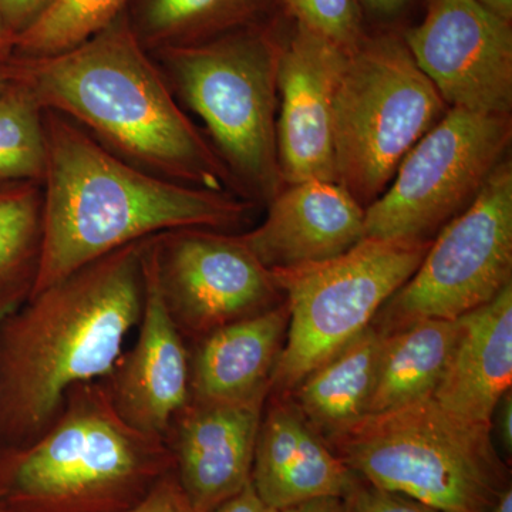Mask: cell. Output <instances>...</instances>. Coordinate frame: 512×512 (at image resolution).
I'll return each mask as SVG.
<instances>
[{"mask_svg":"<svg viewBox=\"0 0 512 512\" xmlns=\"http://www.w3.org/2000/svg\"><path fill=\"white\" fill-rule=\"evenodd\" d=\"M2 69L43 110L62 114L141 170L239 195L204 131L138 42L126 13L72 49L45 57H12Z\"/></svg>","mask_w":512,"mask_h":512,"instance_id":"cell-1","label":"cell"},{"mask_svg":"<svg viewBox=\"0 0 512 512\" xmlns=\"http://www.w3.org/2000/svg\"><path fill=\"white\" fill-rule=\"evenodd\" d=\"M146 241L77 269L0 318V447L35 440L73 387L110 375L143 312Z\"/></svg>","mask_w":512,"mask_h":512,"instance_id":"cell-2","label":"cell"},{"mask_svg":"<svg viewBox=\"0 0 512 512\" xmlns=\"http://www.w3.org/2000/svg\"><path fill=\"white\" fill-rule=\"evenodd\" d=\"M43 124L42 248L32 293L163 232H234L249 224L258 208L232 192L191 187L141 170L55 111H43Z\"/></svg>","mask_w":512,"mask_h":512,"instance_id":"cell-3","label":"cell"},{"mask_svg":"<svg viewBox=\"0 0 512 512\" xmlns=\"http://www.w3.org/2000/svg\"><path fill=\"white\" fill-rule=\"evenodd\" d=\"M174 463L163 437L130 426L104 380L67 393L35 440L0 447V507L8 512H124Z\"/></svg>","mask_w":512,"mask_h":512,"instance_id":"cell-4","label":"cell"},{"mask_svg":"<svg viewBox=\"0 0 512 512\" xmlns=\"http://www.w3.org/2000/svg\"><path fill=\"white\" fill-rule=\"evenodd\" d=\"M284 40L268 23L151 53L245 200L268 205L285 187L276 147Z\"/></svg>","mask_w":512,"mask_h":512,"instance_id":"cell-5","label":"cell"},{"mask_svg":"<svg viewBox=\"0 0 512 512\" xmlns=\"http://www.w3.org/2000/svg\"><path fill=\"white\" fill-rule=\"evenodd\" d=\"M491 431L430 396L370 414L332 441L340 460L367 483L441 512H485L511 485Z\"/></svg>","mask_w":512,"mask_h":512,"instance_id":"cell-6","label":"cell"},{"mask_svg":"<svg viewBox=\"0 0 512 512\" xmlns=\"http://www.w3.org/2000/svg\"><path fill=\"white\" fill-rule=\"evenodd\" d=\"M446 110L403 37H363L346 55L333 100L336 183L369 207Z\"/></svg>","mask_w":512,"mask_h":512,"instance_id":"cell-7","label":"cell"},{"mask_svg":"<svg viewBox=\"0 0 512 512\" xmlns=\"http://www.w3.org/2000/svg\"><path fill=\"white\" fill-rule=\"evenodd\" d=\"M433 239L365 238L345 254L272 271L289 323L271 389L292 392L306 375L369 328L429 251Z\"/></svg>","mask_w":512,"mask_h":512,"instance_id":"cell-8","label":"cell"},{"mask_svg":"<svg viewBox=\"0 0 512 512\" xmlns=\"http://www.w3.org/2000/svg\"><path fill=\"white\" fill-rule=\"evenodd\" d=\"M511 141V114L447 109L365 208L366 238L430 239L480 194Z\"/></svg>","mask_w":512,"mask_h":512,"instance_id":"cell-9","label":"cell"},{"mask_svg":"<svg viewBox=\"0 0 512 512\" xmlns=\"http://www.w3.org/2000/svg\"><path fill=\"white\" fill-rule=\"evenodd\" d=\"M512 284V161L495 168L470 205L441 228L412 278L387 301L389 329L456 320Z\"/></svg>","mask_w":512,"mask_h":512,"instance_id":"cell-10","label":"cell"},{"mask_svg":"<svg viewBox=\"0 0 512 512\" xmlns=\"http://www.w3.org/2000/svg\"><path fill=\"white\" fill-rule=\"evenodd\" d=\"M158 288L184 339L272 308L281 289L239 234L181 228L150 238Z\"/></svg>","mask_w":512,"mask_h":512,"instance_id":"cell-11","label":"cell"},{"mask_svg":"<svg viewBox=\"0 0 512 512\" xmlns=\"http://www.w3.org/2000/svg\"><path fill=\"white\" fill-rule=\"evenodd\" d=\"M403 40L447 109L511 114L510 20L478 0H431Z\"/></svg>","mask_w":512,"mask_h":512,"instance_id":"cell-12","label":"cell"},{"mask_svg":"<svg viewBox=\"0 0 512 512\" xmlns=\"http://www.w3.org/2000/svg\"><path fill=\"white\" fill-rule=\"evenodd\" d=\"M346 50L305 26L284 40L278 66L276 147L285 185L335 181L332 117Z\"/></svg>","mask_w":512,"mask_h":512,"instance_id":"cell-13","label":"cell"},{"mask_svg":"<svg viewBox=\"0 0 512 512\" xmlns=\"http://www.w3.org/2000/svg\"><path fill=\"white\" fill-rule=\"evenodd\" d=\"M143 264L144 302L137 339L104 383L130 426L164 439L174 417L190 402V353L158 288L150 238L144 242Z\"/></svg>","mask_w":512,"mask_h":512,"instance_id":"cell-14","label":"cell"},{"mask_svg":"<svg viewBox=\"0 0 512 512\" xmlns=\"http://www.w3.org/2000/svg\"><path fill=\"white\" fill-rule=\"evenodd\" d=\"M266 397L239 403L188 402L164 440L194 512H210L251 481Z\"/></svg>","mask_w":512,"mask_h":512,"instance_id":"cell-15","label":"cell"},{"mask_svg":"<svg viewBox=\"0 0 512 512\" xmlns=\"http://www.w3.org/2000/svg\"><path fill=\"white\" fill-rule=\"evenodd\" d=\"M258 227L239 234L269 271L319 264L366 238L365 208L333 181L288 184Z\"/></svg>","mask_w":512,"mask_h":512,"instance_id":"cell-16","label":"cell"},{"mask_svg":"<svg viewBox=\"0 0 512 512\" xmlns=\"http://www.w3.org/2000/svg\"><path fill=\"white\" fill-rule=\"evenodd\" d=\"M356 478L295 404L276 402L262 414L251 484L269 508L320 497L343 500Z\"/></svg>","mask_w":512,"mask_h":512,"instance_id":"cell-17","label":"cell"},{"mask_svg":"<svg viewBox=\"0 0 512 512\" xmlns=\"http://www.w3.org/2000/svg\"><path fill=\"white\" fill-rule=\"evenodd\" d=\"M512 384V284L457 319V336L433 397L461 419L491 427Z\"/></svg>","mask_w":512,"mask_h":512,"instance_id":"cell-18","label":"cell"},{"mask_svg":"<svg viewBox=\"0 0 512 512\" xmlns=\"http://www.w3.org/2000/svg\"><path fill=\"white\" fill-rule=\"evenodd\" d=\"M288 323V306L282 303L195 342L190 353L191 402L239 403L268 396Z\"/></svg>","mask_w":512,"mask_h":512,"instance_id":"cell-19","label":"cell"},{"mask_svg":"<svg viewBox=\"0 0 512 512\" xmlns=\"http://www.w3.org/2000/svg\"><path fill=\"white\" fill-rule=\"evenodd\" d=\"M384 338L386 330L370 325L292 390L295 406L318 433L333 440L365 419Z\"/></svg>","mask_w":512,"mask_h":512,"instance_id":"cell-20","label":"cell"},{"mask_svg":"<svg viewBox=\"0 0 512 512\" xmlns=\"http://www.w3.org/2000/svg\"><path fill=\"white\" fill-rule=\"evenodd\" d=\"M457 336V319H419L386 332L370 414L433 396Z\"/></svg>","mask_w":512,"mask_h":512,"instance_id":"cell-21","label":"cell"},{"mask_svg":"<svg viewBox=\"0 0 512 512\" xmlns=\"http://www.w3.org/2000/svg\"><path fill=\"white\" fill-rule=\"evenodd\" d=\"M276 0H127L128 23L138 42L153 53L197 45L266 23Z\"/></svg>","mask_w":512,"mask_h":512,"instance_id":"cell-22","label":"cell"},{"mask_svg":"<svg viewBox=\"0 0 512 512\" xmlns=\"http://www.w3.org/2000/svg\"><path fill=\"white\" fill-rule=\"evenodd\" d=\"M42 183H0V298L23 303L32 293L42 248Z\"/></svg>","mask_w":512,"mask_h":512,"instance_id":"cell-23","label":"cell"},{"mask_svg":"<svg viewBox=\"0 0 512 512\" xmlns=\"http://www.w3.org/2000/svg\"><path fill=\"white\" fill-rule=\"evenodd\" d=\"M43 110L23 84L0 94V183H42L46 168Z\"/></svg>","mask_w":512,"mask_h":512,"instance_id":"cell-24","label":"cell"},{"mask_svg":"<svg viewBox=\"0 0 512 512\" xmlns=\"http://www.w3.org/2000/svg\"><path fill=\"white\" fill-rule=\"evenodd\" d=\"M127 0H55L35 25L16 37L13 57L57 55L106 28Z\"/></svg>","mask_w":512,"mask_h":512,"instance_id":"cell-25","label":"cell"},{"mask_svg":"<svg viewBox=\"0 0 512 512\" xmlns=\"http://www.w3.org/2000/svg\"><path fill=\"white\" fill-rule=\"evenodd\" d=\"M295 20L326 37L340 49L352 50L362 42V28L357 0H276Z\"/></svg>","mask_w":512,"mask_h":512,"instance_id":"cell-26","label":"cell"},{"mask_svg":"<svg viewBox=\"0 0 512 512\" xmlns=\"http://www.w3.org/2000/svg\"><path fill=\"white\" fill-rule=\"evenodd\" d=\"M343 501L346 512H441L406 495L376 487L360 477Z\"/></svg>","mask_w":512,"mask_h":512,"instance_id":"cell-27","label":"cell"},{"mask_svg":"<svg viewBox=\"0 0 512 512\" xmlns=\"http://www.w3.org/2000/svg\"><path fill=\"white\" fill-rule=\"evenodd\" d=\"M124 512H194L183 488L178 483L174 468L147 494L141 503Z\"/></svg>","mask_w":512,"mask_h":512,"instance_id":"cell-28","label":"cell"},{"mask_svg":"<svg viewBox=\"0 0 512 512\" xmlns=\"http://www.w3.org/2000/svg\"><path fill=\"white\" fill-rule=\"evenodd\" d=\"M55 0H0V15L6 28L18 37L50 9Z\"/></svg>","mask_w":512,"mask_h":512,"instance_id":"cell-29","label":"cell"},{"mask_svg":"<svg viewBox=\"0 0 512 512\" xmlns=\"http://www.w3.org/2000/svg\"><path fill=\"white\" fill-rule=\"evenodd\" d=\"M210 512H276L258 497L251 481L239 493L232 495L224 503Z\"/></svg>","mask_w":512,"mask_h":512,"instance_id":"cell-30","label":"cell"},{"mask_svg":"<svg viewBox=\"0 0 512 512\" xmlns=\"http://www.w3.org/2000/svg\"><path fill=\"white\" fill-rule=\"evenodd\" d=\"M491 430H495L501 446L505 453L511 456L512 453V394L507 392L501 397L497 404L493 420H491Z\"/></svg>","mask_w":512,"mask_h":512,"instance_id":"cell-31","label":"cell"},{"mask_svg":"<svg viewBox=\"0 0 512 512\" xmlns=\"http://www.w3.org/2000/svg\"><path fill=\"white\" fill-rule=\"evenodd\" d=\"M276 512H346V507L342 498L320 497L289 505Z\"/></svg>","mask_w":512,"mask_h":512,"instance_id":"cell-32","label":"cell"},{"mask_svg":"<svg viewBox=\"0 0 512 512\" xmlns=\"http://www.w3.org/2000/svg\"><path fill=\"white\" fill-rule=\"evenodd\" d=\"M15 52V36L6 28L5 20L0 15V67L9 63Z\"/></svg>","mask_w":512,"mask_h":512,"instance_id":"cell-33","label":"cell"},{"mask_svg":"<svg viewBox=\"0 0 512 512\" xmlns=\"http://www.w3.org/2000/svg\"><path fill=\"white\" fill-rule=\"evenodd\" d=\"M367 8L379 15L390 16L400 12L410 0H362Z\"/></svg>","mask_w":512,"mask_h":512,"instance_id":"cell-34","label":"cell"},{"mask_svg":"<svg viewBox=\"0 0 512 512\" xmlns=\"http://www.w3.org/2000/svg\"><path fill=\"white\" fill-rule=\"evenodd\" d=\"M495 15L512 22V0H478Z\"/></svg>","mask_w":512,"mask_h":512,"instance_id":"cell-35","label":"cell"},{"mask_svg":"<svg viewBox=\"0 0 512 512\" xmlns=\"http://www.w3.org/2000/svg\"><path fill=\"white\" fill-rule=\"evenodd\" d=\"M485 512H512V487L508 485L507 488L500 494V497L495 500Z\"/></svg>","mask_w":512,"mask_h":512,"instance_id":"cell-36","label":"cell"},{"mask_svg":"<svg viewBox=\"0 0 512 512\" xmlns=\"http://www.w3.org/2000/svg\"><path fill=\"white\" fill-rule=\"evenodd\" d=\"M18 303L8 301V299L0 298V318L5 316L6 313L13 311V309L18 308Z\"/></svg>","mask_w":512,"mask_h":512,"instance_id":"cell-37","label":"cell"},{"mask_svg":"<svg viewBox=\"0 0 512 512\" xmlns=\"http://www.w3.org/2000/svg\"><path fill=\"white\" fill-rule=\"evenodd\" d=\"M10 80L5 70L0 67V94L5 92L6 87L9 86Z\"/></svg>","mask_w":512,"mask_h":512,"instance_id":"cell-38","label":"cell"},{"mask_svg":"<svg viewBox=\"0 0 512 512\" xmlns=\"http://www.w3.org/2000/svg\"><path fill=\"white\" fill-rule=\"evenodd\" d=\"M0 512H8V511L3 510V508H2V507H0Z\"/></svg>","mask_w":512,"mask_h":512,"instance_id":"cell-39","label":"cell"}]
</instances>
